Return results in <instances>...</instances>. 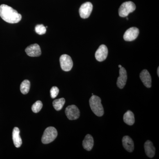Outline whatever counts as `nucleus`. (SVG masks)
<instances>
[{"instance_id": "f8f14e48", "label": "nucleus", "mask_w": 159, "mask_h": 159, "mask_svg": "<svg viewBox=\"0 0 159 159\" xmlns=\"http://www.w3.org/2000/svg\"><path fill=\"white\" fill-rule=\"evenodd\" d=\"M140 77L145 87L148 88L151 87V77L147 70H142L140 74Z\"/></svg>"}, {"instance_id": "2eb2a0df", "label": "nucleus", "mask_w": 159, "mask_h": 159, "mask_svg": "<svg viewBox=\"0 0 159 159\" xmlns=\"http://www.w3.org/2000/svg\"><path fill=\"white\" fill-rule=\"evenodd\" d=\"M145 152L146 155L150 158L153 157L155 154V148L154 147L152 142L147 141L144 145Z\"/></svg>"}, {"instance_id": "b1692460", "label": "nucleus", "mask_w": 159, "mask_h": 159, "mask_svg": "<svg viewBox=\"0 0 159 159\" xmlns=\"http://www.w3.org/2000/svg\"><path fill=\"white\" fill-rule=\"evenodd\" d=\"M122 67V66L120 65H119V68H120Z\"/></svg>"}, {"instance_id": "20e7f679", "label": "nucleus", "mask_w": 159, "mask_h": 159, "mask_svg": "<svg viewBox=\"0 0 159 159\" xmlns=\"http://www.w3.org/2000/svg\"><path fill=\"white\" fill-rule=\"evenodd\" d=\"M136 7L134 3L129 1L122 3L119 9V16L122 17H126L129 14L133 12Z\"/></svg>"}, {"instance_id": "1a4fd4ad", "label": "nucleus", "mask_w": 159, "mask_h": 159, "mask_svg": "<svg viewBox=\"0 0 159 159\" xmlns=\"http://www.w3.org/2000/svg\"><path fill=\"white\" fill-rule=\"evenodd\" d=\"M108 49L105 45H101L99 46L95 53L96 59L99 61H102L105 60L108 55Z\"/></svg>"}, {"instance_id": "f3484780", "label": "nucleus", "mask_w": 159, "mask_h": 159, "mask_svg": "<svg viewBox=\"0 0 159 159\" xmlns=\"http://www.w3.org/2000/svg\"><path fill=\"white\" fill-rule=\"evenodd\" d=\"M123 120L125 123L127 125H132L135 122V118L134 114L131 111H128L124 114L123 116Z\"/></svg>"}, {"instance_id": "4be33fe9", "label": "nucleus", "mask_w": 159, "mask_h": 159, "mask_svg": "<svg viewBox=\"0 0 159 159\" xmlns=\"http://www.w3.org/2000/svg\"><path fill=\"white\" fill-rule=\"evenodd\" d=\"M59 90L58 88L56 86H54L50 90L51 97L53 99L56 98L59 93Z\"/></svg>"}, {"instance_id": "a211bd4d", "label": "nucleus", "mask_w": 159, "mask_h": 159, "mask_svg": "<svg viewBox=\"0 0 159 159\" xmlns=\"http://www.w3.org/2000/svg\"><path fill=\"white\" fill-rule=\"evenodd\" d=\"M30 89V82L28 80H24L20 86V90L22 93L25 95L29 93Z\"/></svg>"}, {"instance_id": "f03ea898", "label": "nucleus", "mask_w": 159, "mask_h": 159, "mask_svg": "<svg viewBox=\"0 0 159 159\" xmlns=\"http://www.w3.org/2000/svg\"><path fill=\"white\" fill-rule=\"evenodd\" d=\"M89 105L91 110L96 116L98 117L103 116L104 110L101 104V99L99 97L92 95L89 99Z\"/></svg>"}, {"instance_id": "4468645a", "label": "nucleus", "mask_w": 159, "mask_h": 159, "mask_svg": "<svg viewBox=\"0 0 159 159\" xmlns=\"http://www.w3.org/2000/svg\"><path fill=\"white\" fill-rule=\"evenodd\" d=\"M20 133L19 129L18 127H14L12 131V140L14 145L16 148H19L22 144V141L20 136Z\"/></svg>"}, {"instance_id": "aec40b11", "label": "nucleus", "mask_w": 159, "mask_h": 159, "mask_svg": "<svg viewBox=\"0 0 159 159\" xmlns=\"http://www.w3.org/2000/svg\"><path fill=\"white\" fill-rule=\"evenodd\" d=\"M43 107V103L40 100L36 101L35 103H34L32 106L31 109L33 111V112L37 113L40 111Z\"/></svg>"}, {"instance_id": "39448f33", "label": "nucleus", "mask_w": 159, "mask_h": 159, "mask_svg": "<svg viewBox=\"0 0 159 159\" xmlns=\"http://www.w3.org/2000/svg\"><path fill=\"white\" fill-rule=\"evenodd\" d=\"M61 67L63 70L68 72L73 68V62L72 58L68 55L63 54L60 57Z\"/></svg>"}, {"instance_id": "f257e3e1", "label": "nucleus", "mask_w": 159, "mask_h": 159, "mask_svg": "<svg viewBox=\"0 0 159 159\" xmlns=\"http://www.w3.org/2000/svg\"><path fill=\"white\" fill-rule=\"evenodd\" d=\"M0 16L4 21L10 24L19 22L22 18L21 15L16 10L5 4L0 6Z\"/></svg>"}, {"instance_id": "9b49d317", "label": "nucleus", "mask_w": 159, "mask_h": 159, "mask_svg": "<svg viewBox=\"0 0 159 159\" xmlns=\"http://www.w3.org/2000/svg\"><path fill=\"white\" fill-rule=\"evenodd\" d=\"M127 79V72L125 69L122 67L119 70V76L117 81V86L119 89H122L124 87L126 84Z\"/></svg>"}, {"instance_id": "6e6552de", "label": "nucleus", "mask_w": 159, "mask_h": 159, "mask_svg": "<svg viewBox=\"0 0 159 159\" xmlns=\"http://www.w3.org/2000/svg\"><path fill=\"white\" fill-rule=\"evenodd\" d=\"M139 34V30L136 27H132L126 30L124 35L123 39L126 41H132L136 39Z\"/></svg>"}, {"instance_id": "ddd939ff", "label": "nucleus", "mask_w": 159, "mask_h": 159, "mask_svg": "<svg viewBox=\"0 0 159 159\" xmlns=\"http://www.w3.org/2000/svg\"><path fill=\"white\" fill-rule=\"evenodd\" d=\"M122 145L125 150L129 152H132L134 150V143L131 138L128 136H125L122 139Z\"/></svg>"}, {"instance_id": "9d476101", "label": "nucleus", "mask_w": 159, "mask_h": 159, "mask_svg": "<svg viewBox=\"0 0 159 159\" xmlns=\"http://www.w3.org/2000/svg\"><path fill=\"white\" fill-rule=\"evenodd\" d=\"M25 52L30 57H39L41 54L40 48L36 43L33 44L27 47L25 49Z\"/></svg>"}, {"instance_id": "0eeeda50", "label": "nucleus", "mask_w": 159, "mask_h": 159, "mask_svg": "<svg viewBox=\"0 0 159 159\" xmlns=\"http://www.w3.org/2000/svg\"><path fill=\"white\" fill-rule=\"evenodd\" d=\"M93 9V5L90 2L84 3L79 9V13L80 17L83 19L88 18L90 16Z\"/></svg>"}, {"instance_id": "393cba45", "label": "nucleus", "mask_w": 159, "mask_h": 159, "mask_svg": "<svg viewBox=\"0 0 159 159\" xmlns=\"http://www.w3.org/2000/svg\"><path fill=\"white\" fill-rule=\"evenodd\" d=\"M126 20H128V18H127H127H126Z\"/></svg>"}, {"instance_id": "412c9836", "label": "nucleus", "mask_w": 159, "mask_h": 159, "mask_svg": "<svg viewBox=\"0 0 159 159\" xmlns=\"http://www.w3.org/2000/svg\"><path fill=\"white\" fill-rule=\"evenodd\" d=\"M35 31L38 34L42 35V34H45L47 29L43 25H38L35 26Z\"/></svg>"}, {"instance_id": "dca6fc26", "label": "nucleus", "mask_w": 159, "mask_h": 159, "mask_svg": "<svg viewBox=\"0 0 159 159\" xmlns=\"http://www.w3.org/2000/svg\"><path fill=\"white\" fill-rule=\"evenodd\" d=\"M82 145L85 150H92L94 145V140L92 135L90 134H87L84 140L83 141Z\"/></svg>"}, {"instance_id": "6ab92c4d", "label": "nucleus", "mask_w": 159, "mask_h": 159, "mask_svg": "<svg viewBox=\"0 0 159 159\" xmlns=\"http://www.w3.org/2000/svg\"><path fill=\"white\" fill-rule=\"evenodd\" d=\"M65 102V99L63 98L55 99L53 102V107L56 111H60L64 105Z\"/></svg>"}, {"instance_id": "5701e85b", "label": "nucleus", "mask_w": 159, "mask_h": 159, "mask_svg": "<svg viewBox=\"0 0 159 159\" xmlns=\"http://www.w3.org/2000/svg\"><path fill=\"white\" fill-rule=\"evenodd\" d=\"M159 67L157 69V75L158 76V77L159 76Z\"/></svg>"}, {"instance_id": "7ed1b4c3", "label": "nucleus", "mask_w": 159, "mask_h": 159, "mask_svg": "<svg viewBox=\"0 0 159 159\" xmlns=\"http://www.w3.org/2000/svg\"><path fill=\"white\" fill-rule=\"evenodd\" d=\"M57 136V129L54 127H48L46 129L44 132L42 142L44 144H48L51 143L54 141Z\"/></svg>"}, {"instance_id": "423d86ee", "label": "nucleus", "mask_w": 159, "mask_h": 159, "mask_svg": "<svg viewBox=\"0 0 159 159\" xmlns=\"http://www.w3.org/2000/svg\"><path fill=\"white\" fill-rule=\"evenodd\" d=\"M66 116L69 120H76L79 118L80 112L79 109L76 106L72 105L69 106L66 109Z\"/></svg>"}]
</instances>
